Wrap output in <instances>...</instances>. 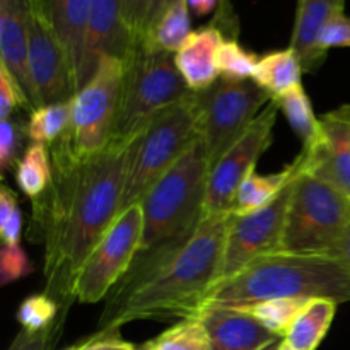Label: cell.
Instances as JSON below:
<instances>
[{"instance_id": "1", "label": "cell", "mask_w": 350, "mask_h": 350, "mask_svg": "<svg viewBox=\"0 0 350 350\" xmlns=\"http://www.w3.org/2000/svg\"><path fill=\"white\" fill-rule=\"evenodd\" d=\"M133 142L111 140L84 161L51 147L53 180L34 200V217L44 248V293L60 304L74 299L79 270L118 217Z\"/></svg>"}, {"instance_id": "2", "label": "cell", "mask_w": 350, "mask_h": 350, "mask_svg": "<svg viewBox=\"0 0 350 350\" xmlns=\"http://www.w3.org/2000/svg\"><path fill=\"white\" fill-rule=\"evenodd\" d=\"M231 219L232 214L204 215L180 248L133 260L103 310L99 332H118L137 320L200 317L208 293L221 277Z\"/></svg>"}, {"instance_id": "3", "label": "cell", "mask_w": 350, "mask_h": 350, "mask_svg": "<svg viewBox=\"0 0 350 350\" xmlns=\"http://www.w3.org/2000/svg\"><path fill=\"white\" fill-rule=\"evenodd\" d=\"M350 301V272L325 255L273 253L256 258L231 279L212 287L207 308H248L269 299Z\"/></svg>"}, {"instance_id": "4", "label": "cell", "mask_w": 350, "mask_h": 350, "mask_svg": "<svg viewBox=\"0 0 350 350\" xmlns=\"http://www.w3.org/2000/svg\"><path fill=\"white\" fill-rule=\"evenodd\" d=\"M208 173L211 163L197 135L140 200L144 236L137 256L180 248L191 238L205 214Z\"/></svg>"}, {"instance_id": "5", "label": "cell", "mask_w": 350, "mask_h": 350, "mask_svg": "<svg viewBox=\"0 0 350 350\" xmlns=\"http://www.w3.org/2000/svg\"><path fill=\"white\" fill-rule=\"evenodd\" d=\"M198 113V96L197 92H191L157 113L139 133L130 156L120 214L125 208L140 204L152 185L197 139Z\"/></svg>"}, {"instance_id": "6", "label": "cell", "mask_w": 350, "mask_h": 350, "mask_svg": "<svg viewBox=\"0 0 350 350\" xmlns=\"http://www.w3.org/2000/svg\"><path fill=\"white\" fill-rule=\"evenodd\" d=\"M191 92L178 70L173 53L146 51L137 44L125 65L118 113L109 142L137 139L157 113Z\"/></svg>"}, {"instance_id": "7", "label": "cell", "mask_w": 350, "mask_h": 350, "mask_svg": "<svg viewBox=\"0 0 350 350\" xmlns=\"http://www.w3.org/2000/svg\"><path fill=\"white\" fill-rule=\"evenodd\" d=\"M349 224V198L301 170L287 208L282 252L327 256Z\"/></svg>"}, {"instance_id": "8", "label": "cell", "mask_w": 350, "mask_h": 350, "mask_svg": "<svg viewBox=\"0 0 350 350\" xmlns=\"http://www.w3.org/2000/svg\"><path fill=\"white\" fill-rule=\"evenodd\" d=\"M125 60L103 57L91 81L70 99V123L51 147L79 161L101 152L111 139L125 77Z\"/></svg>"}, {"instance_id": "9", "label": "cell", "mask_w": 350, "mask_h": 350, "mask_svg": "<svg viewBox=\"0 0 350 350\" xmlns=\"http://www.w3.org/2000/svg\"><path fill=\"white\" fill-rule=\"evenodd\" d=\"M197 96L200 108L197 133L204 144L211 167L246 132L263 106L272 101V98L252 79H219L212 88L197 92Z\"/></svg>"}, {"instance_id": "10", "label": "cell", "mask_w": 350, "mask_h": 350, "mask_svg": "<svg viewBox=\"0 0 350 350\" xmlns=\"http://www.w3.org/2000/svg\"><path fill=\"white\" fill-rule=\"evenodd\" d=\"M144 236L142 205L125 208L98 243L74 282V299L96 304L115 289L139 253Z\"/></svg>"}, {"instance_id": "11", "label": "cell", "mask_w": 350, "mask_h": 350, "mask_svg": "<svg viewBox=\"0 0 350 350\" xmlns=\"http://www.w3.org/2000/svg\"><path fill=\"white\" fill-rule=\"evenodd\" d=\"M277 111V105L270 101L253 120L246 132L211 167L204 215L232 214V205L239 187L255 171L263 152L272 146Z\"/></svg>"}, {"instance_id": "12", "label": "cell", "mask_w": 350, "mask_h": 350, "mask_svg": "<svg viewBox=\"0 0 350 350\" xmlns=\"http://www.w3.org/2000/svg\"><path fill=\"white\" fill-rule=\"evenodd\" d=\"M294 180L267 207L246 215L232 214L228 239H226L221 277L217 282L231 279L260 256L282 252L284 229H286L287 208L291 204Z\"/></svg>"}, {"instance_id": "13", "label": "cell", "mask_w": 350, "mask_h": 350, "mask_svg": "<svg viewBox=\"0 0 350 350\" xmlns=\"http://www.w3.org/2000/svg\"><path fill=\"white\" fill-rule=\"evenodd\" d=\"M27 2L29 34V70L36 89L40 108L74 98L67 57L44 14L41 0Z\"/></svg>"}, {"instance_id": "14", "label": "cell", "mask_w": 350, "mask_h": 350, "mask_svg": "<svg viewBox=\"0 0 350 350\" xmlns=\"http://www.w3.org/2000/svg\"><path fill=\"white\" fill-rule=\"evenodd\" d=\"M320 123L321 139L299 154L303 171L350 200V106L325 113Z\"/></svg>"}, {"instance_id": "15", "label": "cell", "mask_w": 350, "mask_h": 350, "mask_svg": "<svg viewBox=\"0 0 350 350\" xmlns=\"http://www.w3.org/2000/svg\"><path fill=\"white\" fill-rule=\"evenodd\" d=\"M137 43L123 19L122 0H92L84 44L82 81H91L103 57L129 60Z\"/></svg>"}, {"instance_id": "16", "label": "cell", "mask_w": 350, "mask_h": 350, "mask_svg": "<svg viewBox=\"0 0 350 350\" xmlns=\"http://www.w3.org/2000/svg\"><path fill=\"white\" fill-rule=\"evenodd\" d=\"M0 64L17 79L34 109L40 108L29 70L26 0H0Z\"/></svg>"}, {"instance_id": "17", "label": "cell", "mask_w": 350, "mask_h": 350, "mask_svg": "<svg viewBox=\"0 0 350 350\" xmlns=\"http://www.w3.org/2000/svg\"><path fill=\"white\" fill-rule=\"evenodd\" d=\"M197 320L207 330L211 350H258L280 338L241 308H207Z\"/></svg>"}, {"instance_id": "18", "label": "cell", "mask_w": 350, "mask_h": 350, "mask_svg": "<svg viewBox=\"0 0 350 350\" xmlns=\"http://www.w3.org/2000/svg\"><path fill=\"white\" fill-rule=\"evenodd\" d=\"M91 3L92 0H41L44 14L67 57L74 96L84 88L82 64Z\"/></svg>"}, {"instance_id": "19", "label": "cell", "mask_w": 350, "mask_h": 350, "mask_svg": "<svg viewBox=\"0 0 350 350\" xmlns=\"http://www.w3.org/2000/svg\"><path fill=\"white\" fill-rule=\"evenodd\" d=\"M345 0H297L291 48L299 58L303 70L313 74L327 60L328 51L320 40L332 19L344 14Z\"/></svg>"}, {"instance_id": "20", "label": "cell", "mask_w": 350, "mask_h": 350, "mask_svg": "<svg viewBox=\"0 0 350 350\" xmlns=\"http://www.w3.org/2000/svg\"><path fill=\"white\" fill-rule=\"evenodd\" d=\"M224 40V29L215 21H212L208 26L191 31L187 43L174 55L178 70L190 91H207L221 79L215 58Z\"/></svg>"}, {"instance_id": "21", "label": "cell", "mask_w": 350, "mask_h": 350, "mask_svg": "<svg viewBox=\"0 0 350 350\" xmlns=\"http://www.w3.org/2000/svg\"><path fill=\"white\" fill-rule=\"evenodd\" d=\"M299 173V157H297L293 164H289V166L284 167L282 171H279V173L256 174L255 171H253V173L243 181L238 193H236L234 205H232V214L246 215L270 205L291 183H293V180Z\"/></svg>"}, {"instance_id": "22", "label": "cell", "mask_w": 350, "mask_h": 350, "mask_svg": "<svg viewBox=\"0 0 350 350\" xmlns=\"http://www.w3.org/2000/svg\"><path fill=\"white\" fill-rule=\"evenodd\" d=\"M304 70L293 48L269 51L260 57L252 81L263 89L272 99L293 91L301 84Z\"/></svg>"}, {"instance_id": "23", "label": "cell", "mask_w": 350, "mask_h": 350, "mask_svg": "<svg viewBox=\"0 0 350 350\" xmlns=\"http://www.w3.org/2000/svg\"><path fill=\"white\" fill-rule=\"evenodd\" d=\"M337 306V301L325 297L310 299L284 340L297 350H317L334 323Z\"/></svg>"}, {"instance_id": "24", "label": "cell", "mask_w": 350, "mask_h": 350, "mask_svg": "<svg viewBox=\"0 0 350 350\" xmlns=\"http://www.w3.org/2000/svg\"><path fill=\"white\" fill-rule=\"evenodd\" d=\"M190 34V9H188L187 0H178L157 21V24L147 34L146 40L140 43V46L146 51H167V53L176 55L181 46L187 43Z\"/></svg>"}, {"instance_id": "25", "label": "cell", "mask_w": 350, "mask_h": 350, "mask_svg": "<svg viewBox=\"0 0 350 350\" xmlns=\"http://www.w3.org/2000/svg\"><path fill=\"white\" fill-rule=\"evenodd\" d=\"M277 108L284 113L289 122L291 129L294 130L303 144V150L313 147L321 139V123L320 118L314 116L313 106L303 85H297L293 91L272 99Z\"/></svg>"}, {"instance_id": "26", "label": "cell", "mask_w": 350, "mask_h": 350, "mask_svg": "<svg viewBox=\"0 0 350 350\" xmlns=\"http://www.w3.org/2000/svg\"><path fill=\"white\" fill-rule=\"evenodd\" d=\"M53 180V166L43 144H31L26 147L23 157L16 164L17 187L31 200H38L46 193Z\"/></svg>"}, {"instance_id": "27", "label": "cell", "mask_w": 350, "mask_h": 350, "mask_svg": "<svg viewBox=\"0 0 350 350\" xmlns=\"http://www.w3.org/2000/svg\"><path fill=\"white\" fill-rule=\"evenodd\" d=\"M70 123V101L53 103L34 109L29 115L26 135L34 144H55Z\"/></svg>"}, {"instance_id": "28", "label": "cell", "mask_w": 350, "mask_h": 350, "mask_svg": "<svg viewBox=\"0 0 350 350\" xmlns=\"http://www.w3.org/2000/svg\"><path fill=\"white\" fill-rule=\"evenodd\" d=\"M308 301L310 299H286V297H280V299L262 301V303L241 308V310L252 313L267 330L272 332L277 337L284 338L287 332L291 330L294 321H296V318L301 314V311L304 310Z\"/></svg>"}, {"instance_id": "29", "label": "cell", "mask_w": 350, "mask_h": 350, "mask_svg": "<svg viewBox=\"0 0 350 350\" xmlns=\"http://www.w3.org/2000/svg\"><path fill=\"white\" fill-rule=\"evenodd\" d=\"M149 344V350H211L207 330L197 318L180 320Z\"/></svg>"}, {"instance_id": "30", "label": "cell", "mask_w": 350, "mask_h": 350, "mask_svg": "<svg viewBox=\"0 0 350 350\" xmlns=\"http://www.w3.org/2000/svg\"><path fill=\"white\" fill-rule=\"evenodd\" d=\"M260 58L238 43L236 38H226L217 50L219 77L226 81H248L255 72Z\"/></svg>"}, {"instance_id": "31", "label": "cell", "mask_w": 350, "mask_h": 350, "mask_svg": "<svg viewBox=\"0 0 350 350\" xmlns=\"http://www.w3.org/2000/svg\"><path fill=\"white\" fill-rule=\"evenodd\" d=\"M58 308H60V303L48 293L31 294L19 304L17 321L23 330L33 332V334L48 330L57 325Z\"/></svg>"}, {"instance_id": "32", "label": "cell", "mask_w": 350, "mask_h": 350, "mask_svg": "<svg viewBox=\"0 0 350 350\" xmlns=\"http://www.w3.org/2000/svg\"><path fill=\"white\" fill-rule=\"evenodd\" d=\"M17 108L31 109L29 98L26 96L24 89L17 82V79L0 64V122L9 120Z\"/></svg>"}, {"instance_id": "33", "label": "cell", "mask_w": 350, "mask_h": 350, "mask_svg": "<svg viewBox=\"0 0 350 350\" xmlns=\"http://www.w3.org/2000/svg\"><path fill=\"white\" fill-rule=\"evenodd\" d=\"M34 272L33 263L21 246H2L0 250V284L9 286Z\"/></svg>"}, {"instance_id": "34", "label": "cell", "mask_w": 350, "mask_h": 350, "mask_svg": "<svg viewBox=\"0 0 350 350\" xmlns=\"http://www.w3.org/2000/svg\"><path fill=\"white\" fill-rule=\"evenodd\" d=\"M21 125L14 120H2L0 122V171L5 173L9 167L19 163L17 154L21 149Z\"/></svg>"}, {"instance_id": "35", "label": "cell", "mask_w": 350, "mask_h": 350, "mask_svg": "<svg viewBox=\"0 0 350 350\" xmlns=\"http://www.w3.org/2000/svg\"><path fill=\"white\" fill-rule=\"evenodd\" d=\"M321 48L325 51L332 48H349L350 46V17L340 14L328 23L320 40Z\"/></svg>"}, {"instance_id": "36", "label": "cell", "mask_w": 350, "mask_h": 350, "mask_svg": "<svg viewBox=\"0 0 350 350\" xmlns=\"http://www.w3.org/2000/svg\"><path fill=\"white\" fill-rule=\"evenodd\" d=\"M150 2L152 0H122L123 19H125L137 44L140 43V38H142L144 24H146Z\"/></svg>"}, {"instance_id": "37", "label": "cell", "mask_w": 350, "mask_h": 350, "mask_svg": "<svg viewBox=\"0 0 350 350\" xmlns=\"http://www.w3.org/2000/svg\"><path fill=\"white\" fill-rule=\"evenodd\" d=\"M58 327H60V323L48 328V330L36 332V334L21 328V332L16 335V338L10 342L7 350H51L55 332H57Z\"/></svg>"}, {"instance_id": "38", "label": "cell", "mask_w": 350, "mask_h": 350, "mask_svg": "<svg viewBox=\"0 0 350 350\" xmlns=\"http://www.w3.org/2000/svg\"><path fill=\"white\" fill-rule=\"evenodd\" d=\"M79 350H137L139 347L132 342L120 337L118 332H98L94 337L77 345Z\"/></svg>"}, {"instance_id": "39", "label": "cell", "mask_w": 350, "mask_h": 350, "mask_svg": "<svg viewBox=\"0 0 350 350\" xmlns=\"http://www.w3.org/2000/svg\"><path fill=\"white\" fill-rule=\"evenodd\" d=\"M21 234H23V214L17 208L7 221L0 224V238L5 246H19Z\"/></svg>"}, {"instance_id": "40", "label": "cell", "mask_w": 350, "mask_h": 350, "mask_svg": "<svg viewBox=\"0 0 350 350\" xmlns=\"http://www.w3.org/2000/svg\"><path fill=\"white\" fill-rule=\"evenodd\" d=\"M174 2H178V0H152V2H150L146 24H144V33H142V38H140V43L146 40V36L150 33V31H152V27L156 26L157 21L164 16V12H166V10L170 9Z\"/></svg>"}, {"instance_id": "41", "label": "cell", "mask_w": 350, "mask_h": 350, "mask_svg": "<svg viewBox=\"0 0 350 350\" xmlns=\"http://www.w3.org/2000/svg\"><path fill=\"white\" fill-rule=\"evenodd\" d=\"M327 256H332V258L337 260L338 263H342V265L350 272V224L349 228L345 229L344 234L340 236L337 245L330 250V253H328Z\"/></svg>"}, {"instance_id": "42", "label": "cell", "mask_w": 350, "mask_h": 350, "mask_svg": "<svg viewBox=\"0 0 350 350\" xmlns=\"http://www.w3.org/2000/svg\"><path fill=\"white\" fill-rule=\"evenodd\" d=\"M17 197L9 187H2L0 190V224L10 217L17 211Z\"/></svg>"}, {"instance_id": "43", "label": "cell", "mask_w": 350, "mask_h": 350, "mask_svg": "<svg viewBox=\"0 0 350 350\" xmlns=\"http://www.w3.org/2000/svg\"><path fill=\"white\" fill-rule=\"evenodd\" d=\"M187 3L190 12H193L195 16L202 17L214 12V10L221 5V0H187Z\"/></svg>"}, {"instance_id": "44", "label": "cell", "mask_w": 350, "mask_h": 350, "mask_svg": "<svg viewBox=\"0 0 350 350\" xmlns=\"http://www.w3.org/2000/svg\"><path fill=\"white\" fill-rule=\"evenodd\" d=\"M282 340H284V338H277V340L270 342V344H267L265 347H262V349H258V350H279L280 344H282Z\"/></svg>"}, {"instance_id": "45", "label": "cell", "mask_w": 350, "mask_h": 350, "mask_svg": "<svg viewBox=\"0 0 350 350\" xmlns=\"http://www.w3.org/2000/svg\"><path fill=\"white\" fill-rule=\"evenodd\" d=\"M279 350H297V349H294L293 345L291 344H287L286 340H282V344H280V347H279Z\"/></svg>"}, {"instance_id": "46", "label": "cell", "mask_w": 350, "mask_h": 350, "mask_svg": "<svg viewBox=\"0 0 350 350\" xmlns=\"http://www.w3.org/2000/svg\"><path fill=\"white\" fill-rule=\"evenodd\" d=\"M149 349H150V344H149V342H146V344L139 345V349H137V350H149Z\"/></svg>"}, {"instance_id": "47", "label": "cell", "mask_w": 350, "mask_h": 350, "mask_svg": "<svg viewBox=\"0 0 350 350\" xmlns=\"http://www.w3.org/2000/svg\"><path fill=\"white\" fill-rule=\"evenodd\" d=\"M67 350H79V349H77V345H75V347H70V349H67Z\"/></svg>"}]
</instances>
